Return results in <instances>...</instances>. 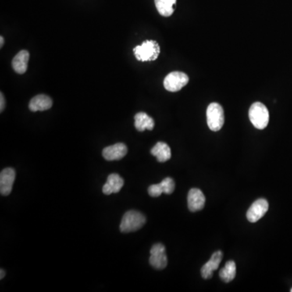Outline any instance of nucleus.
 I'll list each match as a JSON object with an SVG mask.
<instances>
[{
  "label": "nucleus",
  "mask_w": 292,
  "mask_h": 292,
  "mask_svg": "<svg viewBox=\"0 0 292 292\" xmlns=\"http://www.w3.org/2000/svg\"><path fill=\"white\" fill-rule=\"evenodd\" d=\"M249 119L256 129H265L269 123V111L261 102H255L250 107Z\"/></svg>",
  "instance_id": "3"
},
{
  "label": "nucleus",
  "mask_w": 292,
  "mask_h": 292,
  "mask_svg": "<svg viewBox=\"0 0 292 292\" xmlns=\"http://www.w3.org/2000/svg\"><path fill=\"white\" fill-rule=\"evenodd\" d=\"M149 195L150 197H158L163 193V190H162V186L160 183L158 184H153L150 186L148 189Z\"/></svg>",
  "instance_id": "20"
},
{
  "label": "nucleus",
  "mask_w": 292,
  "mask_h": 292,
  "mask_svg": "<svg viewBox=\"0 0 292 292\" xmlns=\"http://www.w3.org/2000/svg\"><path fill=\"white\" fill-rule=\"evenodd\" d=\"M150 265L157 269H165L168 265L165 247L162 243H155L150 250Z\"/></svg>",
  "instance_id": "6"
},
{
  "label": "nucleus",
  "mask_w": 292,
  "mask_h": 292,
  "mask_svg": "<svg viewBox=\"0 0 292 292\" xmlns=\"http://www.w3.org/2000/svg\"><path fill=\"white\" fill-rule=\"evenodd\" d=\"M189 76L181 72H172L164 79V87L170 92H177L189 83Z\"/></svg>",
  "instance_id": "5"
},
{
  "label": "nucleus",
  "mask_w": 292,
  "mask_h": 292,
  "mask_svg": "<svg viewBox=\"0 0 292 292\" xmlns=\"http://www.w3.org/2000/svg\"><path fill=\"white\" fill-rule=\"evenodd\" d=\"M222 257H223V254L221 251L215 252L211 256L210 261H207L201 268V273L203 279H208L212 278L214 271L217 270L220 265Z\"/></svg>",
  "instance_id": "10"
},
{
  "label": "nucleus",
  "mask_w": 292,
  "mask_h": 292,
  "mask_svg": "<svg viewBox=\"0 0 292 292\" xmlns=\"http://www.w3.org/2000/svg\"><path fill=\"white\" fill-rule=\"evenodd\" d=\"M0 101H1V104H0V111L2 112L4 110V107H5V98H4L3 93H1V94H0Z\"/></svg>",
  "instance_id": "21"
},
{
  "label": "nucleus",
  "mask_w": 292,
  "mask_h": 292,
  "mask_svg": "<svg viewBox=\"0 0 292 292\" xmlns=\"http://www.w3.org/2000/svg\"><path fill=\"white\" fill-rule=\"evenodd\" d=\"M128 153V148L123 143H117L113 145L106 147L102 150V156L107 161H115L124 158Z\"/></svg>",
  "instance_id": "11"
},
{
  "label": "nucleus",
  "mask_w": 292,
  "mask_h": 292,
  "mask_svg": "<svg viewBox=\"0 0 292 292\" xmlns=\"http://www.w3.org/2000/svg\"><path fill=\"white\" fill-rule=\"evenodd\" d=\"M160 184L162 186L163 193H165V194H172V193L175 191V181H174L173 179H172V178H165V179H164L160 183Z\"/></svg>",
  "instance_id": "19"
},
{
  "label": "nucleus",
  "mask_w": 292,
  "mask_h": 292,
  "mask_svg": "<svg viewBox=\"0 0 292 292\" xmlns=\"http://www.w3.org/2000/svg\"><path fill=\"white\" fill-rule=\"evenodd\" d=\"M269 210V203L264 198L258 199L253 202L247 212V220L250 222H257L264 217Z\"/></svg>",
  "instance_id": "7"
},
{
  "label": "nucleus",
  "mask_w": 292,
  "mask_h": 292,
  "mask_svg": "<svg viewBox=\"0 0 292 292\" xmlns=\"http://www.w3.org/2000/svg\"><path fill=\"white\" fill-rule=\"evenodd\" d=\"M0 273H1V276H0V279H3L4 278V276H5V272H4V269H1V270H0Z\"/></svg>",
  "instance_id": "22"
},
{
  "label": "nucleus",
  "mask_w": 292,
  "mask_h": 292,
  "mask_svg": "<svg viewBox=\"0 0 292 292\" xmlns=\"http://www.w3.org/2000/svg\"><path fill=\"white\" fill-rule=\"evenodd\" d=\"M29 60V53L27 51H19L12 59V68L18 74L26 73Z\"/></svg>",
  "instance_id": "14"
},
{
  "label": "nucleus",
  "mask_w": 292,
  "mask_h": 292,
  "mask_svg": "<svg viewBox=\"0 0 292 292\" xmlns=\"http://www.w3.org/2000/svg\"><path fill=\"white\" fill-rule=\"evenodd\" d=\"M205 204V197L198 189H192L187 195V206L191 212L201 211Z\"/></svg>",
  "instance_id": "9"
},
{
  "label": "nucleus",
  "mask_w": 292,
  "mask_h": 292,
  "mask_svg": "<svg viewBox=\"0 0 292 292\" xmlns=\"http://www.w3.org/2000/svg\"><path fill=\"white\" fill-rule=\"evenodd\" d=\"M0 43H1V45H0V47H3V45H4V37H0Z\"/></svg>",
  "instance_id": "23"
},
{
  "label": "nucleus",
  "mask_w": 292,
  "mask_h": 292,
  "mask_svg": "<svg viewBox=\"0 0 292 292\" xmlns=\"http://www.w3.org/2000/svg\"><path fill=\"white\" fill-rule=\"evenodd\" d=\"M53 101L51 97L44 94L35 96L29 102V108L33 112L44 111L52 107Z\"/></svg>",
  "instance_id": "13"
},
{
  "label": "nucleus",
  "mask_w": 292,
  "mask_h": 292,
  "mask_svg": "<svg viewBox=\"0 0 292 292\" xmlns=\"http://www.w3.org/2000/svg\"><path fill=\"white\" fill-rule=\"evenodd\" d=\"M124 184L123 178L118 174H111L107 177V183L102 187V192L105 195H111V193H117L120 191Z\"/></svg>",
  "instance_id": "12"
},
{
  "label": "nucleus",
  "mask_w": 292,
  "mask_h": 292,
  "mask_svg": "<svg viewBox=\"0 0 292 292\" xmlns=\"http://www.w3.org/2000/svg\"><path fill=\"white\" fill-rule=\"evenodd\" d=\"M290 291H291V292H292V288H291V290H290Z\"/></svg>",
  "instance_id": "24"
},
{
  "label": "nucleus",
  "mask_w": 292,
  "mask_h": 292,
  "mask_svg": "<svg viewBox=\"0 0 292 292\" xmlns=\"http://www.w3.org/2000/svg\"><path fill=\"white\" fill-rule=\"evenodd\" d=\"M155 6L162 16H172L176 6V0H154Z\"/></svg>",
  "instance_id": "17"
},
{
  "label": "nucleus",
  "mask_w": 292,
  "mask_h": 292,
  "mask_svg": "<svg viewBox=\"0 0 292 292\" xmlns=\"http://www.w3.org/2000/svg\"><path fill=\"white\" fill-rule=\"evenodd\" d=\"M236 275V265L234 261H229L219 272L221 279L225 282H230L234 280Z\"/></svg>",
  "instance_id": "18"
},
{
  "label": "nucleus",
  "mask_w": 292,
  "mask_h": 292,
  "mask_svg": "<svg viewBox=\"0 0 292 292\" xmlns=\"http://www.w3.org/2000/svg\"><path fill=\"white\" fill-rule=\"evenodd\" d=\"M151 154L155 156L159 162H165L172 157L169 145L164 142H158L151 150Z\"/></svg>",
  "instance_id": "16"
},
{
  "label": "nucleus",
  "mask_w": 292,
  "mask_h": 292,
  "mask_svg": "<svg viewBox=\"0 0 292 292\" xmlns=\"http://www.w3.org/2000/svg\"><path fill=\"white\" fill-rule=\"evenodd\" d=\"M16 179V172L13 168H8L0 173V193L3 196H8L12 193L14 181Z\"/></svg>",
  "instance_id": "8"
},
{
  "label": "nucleus",
  "mask_w": 292,
  "mask_h": 292,
  "mask_svg": "<svg viewBox=\"0 0 292 292\" xmlns=\"http://www.w3.org/2000/svg\"><path fill=\"white\" fill-rule=\"evenodd\" d=\"M207 123L211 130L218 132L222 129L225 121L224 111L220 104L213 102L208 105L206 111Z\"/></svg>",
  "instance_id": "4"
},
{
  "label": "nucleus",
  "mask_w": 292,
  "mask_h": 292,
  "mask_svg": "<svg viewBox=\"0 0 292 292\" xmlns=\"http://www.w3.org/2000/svg\"><path fill=\"white\" fill-rule=\"evenodd\" d=\"M146 222L144 214L136 211H129L125 213L121 221L119 229L123 233H130L140 230Z\"/></svg>",
  "instance_id": "1"
},
{
  "label": "nucleus",
  "mask_w": 292,
  "mask_h": 292,
  "mask_svg": "<svg viewBox=\"0 0 292 292\" xmlns=\"http://www.w3.org/2000/svg\"><path fill=\"white\" fill-rule=\"evenodd\" d=\"M135 128L139 132L144 130H153L154 128V120L144 112H139L135 115Z\"/></svg>",
  "instance_id": "15"
},
{
  "label": "nucleus",
  "mask_w": 292,
  "mask_h": 292,
  "mask_svg": "<svg viewBox=\"0 0 292 292\" xmlns=\"http://www.w3.org/2000/svg\"><path fill=\"white\" fill-rule=\"evenodd\" d=\"M136 59L141 62L154 61L158 58L160 54V47L158 43L154 40H147L140 46L133 49Z\"/></svg>",
  "instance_id": "2"
}]
</instances>
